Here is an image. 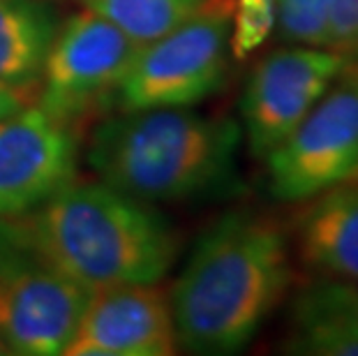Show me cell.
Segmentation results:
<instances>
[{
	"mask_svg": "<svg viewBox=\"0 0 358 356\" xmlns=\"http://www.w3.org/2000/svg\"><path fill=\"white\" fill-rule=\"evenodd\" d=\"M292 252L275 220L231 211L206 229L169 303L178 347L236 354L257 336L292 287Z\"/></svg>",
	"mask_w": 358,
	"mask_h": 356,
	"instance_id": "obj_1",
	"label": "cell"
},
{
	"mask_svg": "<svg viewBox=\"0 0 358 356\" xmlns=\"http://www.w3.org/2000/svg\"><path fill=\"white\" fill-rule=\"evenodd\" d=\"M30 236L88 292L157 285L180 250L176 227L155 204L109 183H70L21 215Z\"/></svg>",
	"mask_w": 358,
	"mask_h": 356,
	"instance_id": "obj_2",
	"label": "cell"
},
{
	"mask_svg": "<svg viewBox=\"0 0 358 356\" xmlns=\"http://www.w3.org/2000/svg\"><path fill=\"white\" fill-rule=\"evenodd\" d=\"M243 130L189 107L132 109L102 120L86 160L100 180L136 199L185 201L227 190Z\"/></svg>",
	"mask_w": 358,
	"mask_h": 356,
	"instance_id": "obj_3",
	"label": "cell"
},
{
	"mask_svg": "<svg viewBox=\"0 0 358 356\" xmlns=\"http://www.w3.org/2000/svg\"><path fill=\"white\" fill-rule=\"evenodd\" d=\"M234 0H206L187 21L141 44L113 102L118 109L194 107L215 95L229 72Z\"/></svg>",
	"mask_w": 358,
	"mask_h": 356,
	"instance_id": "obj_4",
	"label": "cell"
},
{
	"mask_svg": "<svg viewBox=\"0 0 358 356\" xmlns=\"http://www.w3.org/2000/svg\"><path fill=\"white\" fill-rule=\"evenodd\" d=\"M88 294L35 243L21 215L0 218V338L10 354H63Z\"/></svg>",
	"mask_w": 358,
	"mask_h": 356,
	"instance_id": "obj_5",
	"label": "cell"
},
{
	"mask_svg": "<svg viewBox=\"0 0 358 356\" xmlns=\"http://www.w3.org/2000/svg\"><path fill=\"white\" fill-rule=\"evenodd\" d=\"M264 160L280 201H308L358 180V74L340 72L335 86Z\"/></svg>",
	"mask_w": 358,
	"mask_h": 356,
	"instance_id": "obj_6",
	"label": "cell"
},
{
	"mask_svg": "<svg viewBox=\"0 0 358 356\" xmlns=\"http://www.w3.org/2000/svg\"><path fill=\"white\" fill-rule=\"evenodd\" d=\"M141 44L93 10L63 21L44 63L37 107L65 123L109 102Z\"/></svg>",
	"mask_w": 358,
	"mask_h": 356,
	"instance_id": "obj_7",
	"label": "cell"
},
{
	"mask_svg": "<svg viewBox=\"0 0 358 356\" xmlns=\"http://www.w3.org/2000/svg\"><path fill=\"white\" fill-rule=\"evenodd\" d=\"M345 58L322 47H294L262 58L241 100L250 153L266 157L322 100L340 77Z\"/></svg>",
	"mask_w": 358,
	"mask_h": 356,
	"instance_id": "obj_8",
	"label": "cell"
},
{
	"mask_svg": "<svg viewBox=\"0 0 358 356\" xmlns=\"http://www.w3.org/2000/svg\"><path fill=\"white\" fill-rule=\"evenodd\" d=\"M79 139L70 123L42 107H24L0 118V218L40 208L74 183Z\"/></svg>",
	"mask_w": 358,
	"mask_h": 356,
	"instance_id": "obj_9",
	"label": "cell"
},
{
	"mask_svg": "<svg viewBox=\"0 0 358 356\" xmlns=\"http://www.w3.org/2000/svg\"><path fill=\"white\" fill-rule=\"evenodd\" d=\"M178 352L169 297L155 285H111L88 294L67 356H171Z\"/></svg>",
	"mask_w": 358,
	"mask_h": 356,
	"instance_id": "obj_10",
	"label": "cell"
},
{
	"mask_svg": "<svg viewBox=\"0 0 358 356\" xmlns=\"http://www.w3.org/2000/svg\"><path fill=\"white\" fill-rule=\"evenodd\" d=\"M287 352L358 356V290L352 280L322 276L292 301Z\"/></svg>",
	"mask_w": 358,
	"mask_h": 356,
	"instance_id": "obj_11",
	"label": "cell"
},
{
	"mask_svg": "<svg viewBox=\"0 0 358 356\" xmlns=\"http://www.w3.org/2000/svg\"><path fill=\"white\" fill-rule=\"evenodd\" d=\"M299 220L303 262L319 276L358 283V180L308 199Z\"/></svg>",
	"mask_w": 358,
	"mask_h": 356,
	"instance_id": "obj_12",
	"label": "cell"
},
{
	"mask_svg": "<svg viewBox=\"0 0 358 356\" xmlns=\"http://www.w3.org/2000/svg\"><path fill=\"white\" fill-rule=\"evenodd\" d=\"M63 26L49 0H0V83L30 95Z\"/></svg>",
	"mask_w": 358,
	"mask_h": 356,
	"instance_id": "obj_13",
	"label": "cell"
},
{
	"mask_svg": "<svg viewBox=\"0 0 358 356\" xmlns=\"http://www.w3.org/2000/svg\"><path fill=\"white\" fill-rule=\"evenodd\" d=\"M83 3L88 10L118 26L136 44H146L187 21L206 0H83Z\"/></svg>",
	"mask_w": 358,
	"mask_h": 356,
	"instance_id": "obj_14",
	"label": "cell"
},
{
	"mask_svg": "<svg viewBox=\"0 0 358 356\" xmlns=\"http://www.w3.org/2000/svg\"><path fill=\"white\" fill-rule=\"evenodd\" d=\"M275 28L289 44L329 49V0H275Z\"/></svg>",
	"mask_w": 358,
	"mask_h": 356,
	"instance_id": "obj_15",
	"label": "cell"
},
{
	"mask_svg": "<svg viewBox=\"0 0 358 356\" xmlns=\"http://www.w3.org/2000/svg\"><path fill=\"white\" fill-rule=\"evenodd\" d=\"M275 28V0H234L231 51L248 56L268 40Z\"/></svg>",
	"mask_w": 358,
	"mask_h": 356,
	"instance_id": "obj_16",
	"label": "cell"
},
{
	"mask_svg": "<svg viewBox=\"0 0 358 356\" xmlns=\"http://www.w3.org/2000/svg\"><path fill=\"white\" fill-rule=\"evenodd\" d=\"M329 49L345 67L358 60V0H329Z\"/></svg>",
	"mask_w": 358,
	"mask_h": 356,
	"instance_id": "obj_17",
	"label": "cell"
},
{
	"mask_svg": "<svg viewBox=\"0 0 358 356\" xmlns=\"http://www.w3.org/2000/svg\"><path fill=\"white\" fill-rule=\"evenodd\" d=\"M28 104H30V95L5 86V83H0V118L28 107Z\"/></svg>",
	"mask_w": 358,
	"mask_h": 356,
	"instance_id": "obj_18",
	"label": "cell"
},
{
	"mask_svg": "<svg viewBox=\"0 0 358 356\" xmlns=\"http://www.w3.org/2000/svg\"><path fill=\"white\" fill-rule=\"evenodd\" d=\"M342 72H354V74H358V60L354 65H349V67H342Z\"/></svg>",
	"mask_w": 358,
	"mask_h": 356,
	"instance_id": "obj_19",
	"label": "cell"
},
{
	"mask_svg": "<svg viewBox=\"0 0 358 356\" xmlns=\"http://www.w3.org/2000/svg\"><path fill=\"white\" fill-rule=\"evenodd\" d=\"M0 356H10V350H7V345L3 343V338H0Z\"/></svg>",
	"mask_w": 358,
	"mask_h": 356,
	"instance_id": "obj_20",
	"label": "cell"
}]
</instances>
